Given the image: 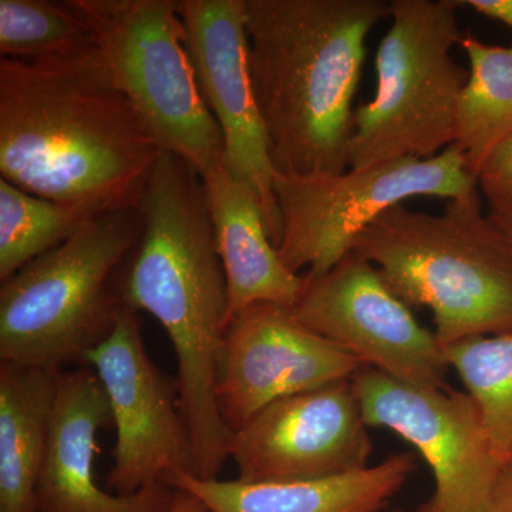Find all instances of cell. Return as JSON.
I'll use <instances>...</instances> for the list:
<instances>
[{"label": "cell", "instance_id": "obj_13", "mask_svg": "<svg viewBox=\"0 0 512 512\" xmlns=\"http://www.w3.org/2000/svg\"><path fill=\"white\" fill-rule=\"evenodd\" d=\"M369 426L352 380L276 400L232 434L238 480H320L370 466Z\"/></svg>", "mask_w": 512, "mask_h": 512}, {"label": "cell", "instance_id": "obj_28", "mask_svg": "<svg viewBox=\"0 0 512 512\" xmlns=\"http://www.w3.org/2000/svg\"><path fill=\"white\" fill-rule=\"evenodd\" d=\"M380 512H403V511H400V510H393V511H380Z\"/></svg>", "mask_w": 512, "mask_h": 512}, {"label": "cell", "instance_id": "obj_9", "mask_svg": "<svg viewBox=\"0 0 512 512\" xmlns=\"http://www.w3.org/2000/svg\"><path fill=\"white\" fill-rule=\"evenodd\" d=\"M303 281L301 298L289 311L305 328L400 382L450 387L436 332L414 318L367 259L350 252L325 274L303 275Z\"/></svg>", "mask_w": 512, "mask_h": 512}, {"label": "cell", "instance_id": "obj_27", "mask_svg": "<svg viewBox=\"0 0 512 512\" xmlns=\"http://www.w3.org/2000/svg\"><path fill=\"white\" fill-rule=\"evenodd\" d=\"M488 217L491 218L498 225L505 234L510 235L512 238V205H505V207H490L487 212Z\"/></svg>", "mask_w": 512, "mask_h": 512}, {"label": "cell", "instance_id": "obj_23", "mask_svg": "<svg viewBox=\"0 0 512 512\" xmlns=\"http://www.w3.org/2000/svg\"><path fill=\"white\" fill-rule=\"evenodd\" d=\"M477 183L490 207L512 205V136L485 161Z\"/></svg>", "mask_w": 512, "mask_h": 512}, {"label": "cell", "instance_id": "obj_17", "mask_svg": "<svg viewBox=\"0 0 512 512\" xmlns=\"http://www.w3.org/2000/svg\"><path fill=\"white\" fill-rule=\"evenodd\" d=\"M202 181L227 276L229 320L256 303L292 309L305 281L284 264L272 244L255 195L222 164L202 175Z\"/></svg>", "mask_w": 512, "mask_h": 512}, {"label": "cell", "instance_id": "obj_10", "mask_svg": "<svg viewBox=\"0 0 512 512\" xmlns=\"http://www.w3.org/2000/svg\"><path fill=\"white\" fill-rule=\"evenodd\" d=\"M352 386L367 426L399 434L433 471L436 491L420 512L487 511L503 467L467 392L414 386L367 366Z\"/></svg>", "mask_w": 512, "mask_h": 512}, {"label": "cell", "instance_id": "obj_11", "mask_svg": "<svg viewBox=\"0 0 512 512\" xmlns=\"http://www.w3.org/2000/svg\"><path fill=\"white\" fill-rule=\"evenodd\" d=\"M84 366L92 367L103 384L116 427L106 487L117 495L134 494L175 470L191 474L177 380L148 356L137 312L120 303L113 330Z\"/></svg>", "mask_w": 512, "mask_h": 512}, {"label": "cell", "instance_id": "obj_1", "mask_svg": "<svg viewBox=\"0 0 512 512\" xmlns=\"http://www.w3.org/2000/svg\"><path fill=\"white\" fill-rule=\"evenodd\" d=\"M163 151L100 47L0 62V173L20 190L89 217L137 210Z\"/></svg>", "mask_w": 512, "mask_h": 512}, {"label": "cell", "instance_id": "obj_5", "mask_svg": "<svg viewBox=\"0 0 512 512\" xmlns=\"http://www.w3.org/2000/svg\"><path fill=\"white\" fill-rule=\"evenodd\" d=\"M140 229L138 210L99 215L2 282L0 362L50 370L84 365L114 328V281Z\"/></svg>", "mask_w": 512, "mask_h": 512}, {"label": "cell", "instance_id": "obj_18", "mask_svg": "<svg viewBox=\"0 0 512 512\" xmlns=\"http://www.w3.org/2000/svg\"><path fill=\"white\" fill-rule=\"evenodd\" d=\"M60 372L0 362V512H37Z\"/></svg>", "mask_w": 512, "mask_h": 512}, {"label": "cell", "instance_id": "obj_7", "mask_svg": "<svg viewBox=\"0 0 512 512\" xmlns=\"http://www.w3.org/2000/svg\"><path fill=\"white\" fill-rule=\"evenodd\" d=\"M92 26L114 80L164 151L201 177L222 164L224 141L185 49L180 0H69Z\"/></svg>", "mask_w": 512, "mask_h": 512}, {"label": "cell", "instance_id": "obj_6", "mask_svg": "<svg viewBox=\"0 0 512 512\" xmlns=\"http://www.w3.org/2000/svg\"><path fill=\"white\" fill-rule=\"evenodd\" d=\"M454 0H393L392 25L376 55L373 100L355 110L349 168L427 160L453 146L468 74L451 50L458 29Z\"/></svg>", "mask_w": 512, "mask_h": 512}, {"label": "cell", "instance_id": "obj_4", "mask_svg": "<svg viewBox=\"0 0 512 512\" xmlns=\"http://www.w3.org/2000/svg\"><path fill=\"white\" fill-rule=\"evenodd\" d=\"M352 252L407 306L430 309L443 348L512 332V238L484 214L480 191L446 201L440 215L397 205Z\"/></svg>", "mask_w": 512, "mask_h": 512}, {"label": "cell", "instance_id": "obj_25", "mask_svg": "<svg viewBox=\"0 0 512 512\" xmlns=\"http://www.w3.org/2000/svg\"><path fill=\"white\" fill-rule=\"evenodd\" d=\"M485 512H512V467L501 474Z\"/></svg>", "mask_w": 512, "mask_h": 512}, {"label": "cell", "instance_id": "obj_3", "mask_svg": "<svg viewBox=\"0 0 512 512\" xmlns=\"http://www.w3.org/2000/svg\"><path fill=\"white\" fill-rule=\"evenodd\" d=\"M249 70L276 170L349 168L353 99L384 0H244Z\"/></svg>", "mask_w": 512, "mask_h": 512}, {"label": "cell", "instance_id": "obj_12", "mask_svg": "<svg viewBox=\"0 0 512 512\" xmlns=\"http://www.w3.org/2000/svg\"><path fill=\"white\" fill-rule=\"evenodd\" d=\"M180 13L198 89L221 130L222 165L255 195L276 248L278 170L252 86L244 0H180Z\"/></svg>", "mask_w": 512, "mask_h": 512}, {"label": "cell", "instance_id": "obj_21", "mask_svg": "<svg viewBox=\"0 0 512 512\" xmlns=\"http://www.w3.org/2000/svg\"><path fill=\"white\" fill-rule=\"evenodd\" d=\"M92 26L67 2L0 0L2 59L37 63L97 49Z\"/></svg>", "mask_w": 512, "mask_h": 512}, {"label": "cell", "instance_id": "obj_24", "mask_svg": "<svg viewBox=\"0 0 512 512\" xmlns=\"http://www.w3.org/2000/svg\"><path fill=\"white\" fill-rule=\"evenodd\" d=\"M458 8H471L485 18L498 20L512 29V0H454Z\"/></svg>", "mask_w": 512, "mask_h": 512}, {"label": "cell", "instance_id": "obj_19", "mask_svg": "<svg viewBox=\"0 0 512 512\" xmlns=\"http://www.w3.org/2000/svg\"><path fill=\"white\" fill-rule=\"evenodd\" d=\"M460 46L470 62L457 109L453 146L477 178L488 157L512 136V47L491 46L464 33Z\"/></svg>", "mask_w": 512, "mask_h": 512}, {"label": "cell", "instance_id": "obj_26", "mask_svg": "<svg viewBox=\"0 0 512 512\" xmlns=\"http://www.w3.org/2000/svg\"><path fill=\"white\" fill-rule=\"evenodd\" d=\"M171 512H211L194 495L178 490L177 501H175Z\"/></svg>", "mask_w": 512, "mask_h": 512}, {"label": "cell", "instance_id": "obj_20", "mask_svg": "<svg viewBox=\"0 0 512 512\" xmlns=\"http://www.w3.org/2000/svg\"><path fill=\"white\" fill-rule=\"evenodd\" d=\"M450 369L476 403L500 466L512 467V332L460 340L444 348Z\"/></svg>", "mask_w": 512, "mask_h": 512}, {"label": "cell", "instance_id": "obj_15", "mask_svg": "<svg viewBox=\"0 0 512 512\" xmlns=\"http://www.w3.org/2000/svg\"><path fill=\"white\" fill-rule=\"evenodd\" d=\"M111 423L109 400L92 367L62 370L37 480V512L173 510L178 490L163 481L134 494L114 495L101 490L93 471L96 439Z\"/></svg>", "mask_w": 512, "mask_h": 512}, {"label": "cell", "instance_id": "obj_16", "mask_svg": "<svg viewBox=\"0 0 512 512\" xmlns=\"http://www.w3.org/2000/svg\"><path fill=\"white\" fill-rule=\"evenodd\" d=\"M416 468V456L402 453L355 473L320 480H201L175 470L163 483L194 495L211 512H380Z\"/></svg>", "mask_w": 512, "mask_h": 512}, {"label": "cell", "instance_id": "obj_8", "mask_svg": "<svg viewBox=\"0 0 512 512\" xmlns=\"http://www.w3.org/2000/svg\"><path fill=\"white\" fill-rule=\"evenodd\" d=\"M478 190L456 146L427 160L404 158L342 174L302 177L278 171L281 238L276 249L293 274L319 276L349 255L377 218L409 198L450 201Z\"/></svg>", "mask_w": 512, "mask_h": 512}, {"label": "cell", "instance_id": "obj_22", "mask_svg": "<svg viewBox=\"0 0 512 512\" xmlns=\"http://www.w3.org/2000/svg\"><path fill=\"white\" fill-rule=\"evenodd\" d=\"M92 218L0 178V281L60 247Z\"/></svg>", "mask_w": 512, "mask_h": 512}, {"label": "cell", "instance_id": "obj_14", "mask_svg": "<svg viewBox=\"0 0 512 512\" xmlns=\"http://www.w3.org/2000/svg\"><path fill=\"white\" fill-rule=\"evenodd\" d=\"M362 367L289 309L256 303L232 316L225 333L217 382L222 420L234 433L276 400L352 380Z\"/></svg>", "mask_w": 512, "mask_h": 512}, {"label": "cell", "instance_id": "obj_2", "mask_svg": "<svg viewBox=\"0 0 512 512\" xmlns=\"http://www.w3.org/2000/svg\"><path fill=\"white\" fill-rule=\"evenodd\" d=\"M138 212L140 235L114 288L121 305L151 313L173 343L191 474L215 480L234 433L217 400L228 288L207 195L194 178H160L147 188Z\"/></svg>", "mask_w": 512, "mask_h": 512}]
</instances>
